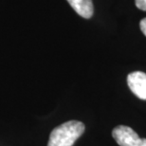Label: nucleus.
Masks as SVG:
<instances>
[{"label": "nucleus", "mask_w": 146, "mask_h": 146, "mask_svg": "<svg viewBox=\"0 0 146 146\" xmlns=\"http://www.w3.org/2000/svg\"><path fill=\"white\" fill-rule=\"evenodd\" d=\"M84 132V124L78 121H66L51 131L48 146H72Z\"/></svg>", "instance_id": "obj_1"}, {"label": "nucleus", "mask_w": 146, "mask_h": 146, "mask_svg": "<svg viewBox=\"0 0 146 146\" xmlns=\"http://www.w3.org/2000/svg\"><path fill=\"white\" fill-rule=\"evenodd\" d=\"M112 136L119 146H146V139H141L129 126L119 125L113 129Z\"/></svg>", "instance_id": "obj_2"}, {"label": "nucleus", "mask_w": 146, "mask_h": 146, "mask_svg": "<svg viewBox=\"0 0 146 146\" xmlns=\"http://www.w3.org/2000/svg\"><path fill=\"white\" fill-rule=\"evenodd\" d=\"M130 90L141 100L146 101V73L135 71L127 76Z\"/></svg>", "instance_id": "obj_3"}, {"label": "nucleus", "mask_w": 146, "mask_h": 146, "mask_svg": "<svg viewBox=\"0 0 146 146\" xmlns=\"http://www.w3.org/2000/svg\"><path fill=\"white\" fill-rule=\"evenodd\" d=\"M79 15L86 19L91 18L94 13L92 0H66Z\"/></svg>", "instance_id": "obj_4"}, {"label": "nucleus", "mask_w": 146, "mask_h": 146, "mask_svg": "<svg viewBox=\"0 0 146 146\" xmlns=\"http://www.w3.org/2000/svg\"><path fill=\"white\" fill-rule=\"evenodd\" d=\"M135 3L139 10L146 11V0H135Z\"/></svg>", "instance_id": "obj_5"}, {"label": "nucleus", "mask_w": 146, "mask_h": 146, "mask_svg": "<svg viewBox=\"0 0 146 146\" xmlns=\"http://www.w3.org/2000/svg\"><path fill=\"white\" fill-rule=\"evenodd\" d=\"M139 27H141V30L142 31V33L146 36V18H143L139 23Z\"/></svg>", "instance_id": "obj_6"}]
</instances>
